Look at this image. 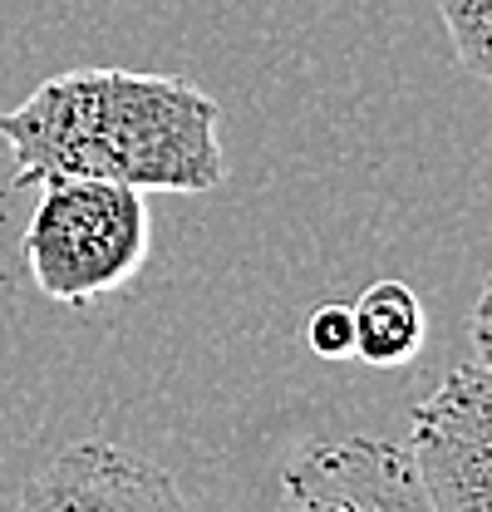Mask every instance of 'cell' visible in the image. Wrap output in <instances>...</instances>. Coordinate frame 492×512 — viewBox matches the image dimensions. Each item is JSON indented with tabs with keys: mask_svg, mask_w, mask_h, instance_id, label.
Here are the masks:
<instances>
[{
	"mask_svg": "<svg viewBox=\"0 0 492 512\" xmlns=\"http://www.w3.org/2000/svg\"><path fill=\"white\" fill-rule=\"evenodd\" d=\"M10 188L99 178L138 192H212L227 173L222 109L178 74L74 69L0 114Z\"/></svg>",
	"mask_w": 492,
	"mask_h": 512,
	"instance_id": "cell-1",
	"label": "cell"
},
{
	"mask_svg": "<svg viewBox=\"0 0 492 512\" xmlns=\"http://www.w3.org/2000/svg\"><path fill=\"white\" fill-rule=\"evenodd\" d=\"M20 247L40 296L60 306H89L123 291L143 271L153 247L148 202L138 188L99 178L45 183Z\"/></svg>",
	"mask_w": 492,
	"mask_h": 512,
	"instance_id": "cell-2",
	"label": "cell"
},
{
	"mask_svg": "<svg viewBox=\"0 0 492 512\" xmlns=\"http://www.w3.org/2000/svg\"><path fill=\"white\" fill-rule=\"evenodd\" d=\"M409 448L438 512H492V365L448 370L414 404Z\"/></svg>",
	"mask_w": 492,
	"mask_h": 512,
	"instance_id": "cell-3",
	"label": "cell"
},
{
	"mask_svg": "<svg viewBox=\"0 0 492 512\" xmlns=\"http://www.w3.org/2000/svg\"><path fill=\"white\" fill-rule=\"evenodd\" d=\"M276 512H438L414 448L374 434L315 439L281 473Z\"/></svg>",
	"mask_w": 492,
	"mask_h": 512,
	"instance_id": "cell-4",
	"label": "cell"
},
{
	"mask_svg": "<svg viewBox=\"0 0 492 512\" xmlns=\"http://www.w3.org/2000/svg\"><path fill=\"white\" fill-rule=\"evenodd\" d=\"M15 512H192V503L168 468L109 439H84L25 483Z\"/></svg>",
	"mask_w": 492,
	"mask_h": 512,
	"instance_id": "cell-5",
	"label": "cell"
},
{
	"mask_svg": "<svg viewBox=\"0 0 492 512\" xmlns=\"http://www.w3.org/2000/svg\"><path fill=\"white\" fill-rule=\"evenodd\" d=\"M350 311H355V360H365L374 370H399L424 350V335H429L424 301L399 276L365 286Z\"/></svg>",
	"mask_w": 492,
	"mask_h": 512,
	"instance_id": "cell-6",
	"label": "cell"
},
{
	"mask_svg": "<svg viewBox=\"0 0 492 512\" xmlns=\"http://www.w3.org/2000/svg\"><path fill=\"white\" fill-rule=\"evenodd\" d=\"M438 5V20L458 50V64L492 84V0H433Z\"/></svg>",
	"mask_w": 492,
	"mask_h": 512,
	"instance_id": "cell-7",
	"label": "cell"
},
{
	"mask_svg": "<svg viewBox=\"0 0 492 512\" xmlns=\"http://www.w3.org/2000/svg\"><path fill=\"white\" fill-rule=\"evenodd\" d=\"M306 345L320 360H355V311L340 301L315 306L306 320Z\"/></svg>",
	"mask_w": 492,
	"mask_h": 512,
	"instance_id": "cell-8",
	"label": "cell"
},
{
	"mask_svg": "<svg viewBox=\"0 0 492 512\" xmlns=\"http://www.w3.org/2000/svg\"><path fill=\"white\" fill-rule=\"evenodd\" d=\"M473 350L483 365H492V271L478 291V306H473Z\"/></svg>",
	"mask_w": 492,
	"mask_h": 512,
	"instance_id": "cell-9",
	"label": "cell"
}]
</instances>
